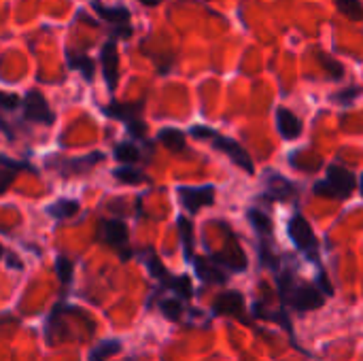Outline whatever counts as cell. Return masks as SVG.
<instances>
[{
	"mask_svg": "<svg viewBox=\"0 0 363 361\" xmlns=\"http://www.w3.org/2000/svg\"><path fill=\"white\" fill-rule=\"evenodd\" d=\"M55 270H57V274H60V281H62L64 285H68L70 279H72V262L66 260V257H57Z\"/></svg>",
	"mask_w": 363,
	"mask_h": 361,
	"instance_id": "obj_31",
	"label": "cell"
},
{
	"mask_svg": "<svg viewBox=\"0 0 363 361\" xmlns=\"http://www.w3.org/2000/svg\"><path fill=\"white\" fill-rule=\"evenodd\" d=\"M319 60L323 62V66H325V70H328V74H330V79H342L345 77V68H342V64H338L334 57H328L325 53H319Z\"/></svg>",
	"mask_w": 363,
	"mask_h": 361,
	"instance_id": "obj_29",
	"label": "cell"
},
{
	"mask_svg": "<svg viewBox=\"0 0 363 361\" xmlns=\"http://www.w3.org/2000/svg\"><path fill=\"white\" fill-rule=\"evenodd\" d=\"M91 9L100 15V19H106V21H111V23L128 26V21H130V11L123 9V6H104L102 2L94 0V2H91Z\"/></svg>",
	"mask_w": 363,
	"mask_h": 361,
	"instance_id": "obj_14",
	"label": "cell"
},
{
	"mask_svg": "<svg viewBox=\"0 0 363 361\" xmlns=\"http://www.w3.org/2000/svg\"><path fill=\"white\" fill-rule=\"evenodd\" d=\"M277 128H279V134L285 138V140H296L300 134H302V121L296 113H291L289 109L281 106L277 111Z\"/></svg>",
	"mask_w": 363,
	"mask_h": 361,
	"instance_id": "obj_11",
	"label": "cell"
},
{
	"mask_svg": "<svg viewBox=\"0 0 363 361\" xmlns=\"http://www.w3.org/2000/svg\"><path fill=\"white\" fill-rule=\"evenodd\" d=\"M179 234H181V240H183L187 262H194V226H191L189 219L179 217Z\"/></svg>",
	"mask_w": 363,
	"mask_h": 361,
	"instance_id": "obj_19",
	"label": "cell"
},
{
	"mask_svg": "<svg viewBox=\"0 0 363 361\" xmlns=\"http://www.w3.org/2000/svg\"><path fill=\"white\" fill-rule=\"evenodd\" d=\"M245 311V296L240 291H225L217 296L213 302V315H228V317H242Z\"/></svg>",
	"mask_w": 363,
	"mask_h": 361,
	"instance_id": "obj_7",
	"label": "cell"
},
{
	"mask_svg": "<svg viewBox=\"0 0 363 361\" xmlns=\"http://www.w3.org/2000/svg\"><path fill=\"white\" fill-rule=\"evenodd\" d=\"M23 113H26V119H30V121H38V123H53L55 121V113L49 109V104L40 91H30L26 96Z\"/></svg>",
	"mask_w": 363,
	"mask_h": 361,
	"instance_id": "obj_5",
	"label": "cell"
},
{
	"mask_svg": "<svg viewBox=\"0 0 363 361\" xmlns=\"http://www.w3.org/2000/svg\"><path fill=\"white\" fill-rule=\"evenodd\" d=\"M21 102H19V98L15 96V94H4V91H0V109H4V111H13V109H17Z\"/></svg>",
	"mask_w": 363,
	"mask_h": 361,
	"instance_id": "obj_34",
	"label": "cell"
},
{
	"mask_svg": "<svg viewBox=\"0 0 363 361\" xmlns=\"http://www.w3.org/2000/svg\"><path fill=\"white\" fill-rule=\"evenodd\" d=\"M0 255H2V247H0Z\"/></svg>",
	"mask_w": 363,
	"mask_h": 361,
	"instance_id": "obj_39",
	"label": "cell"
},
{
	"mask_svg": "<svg viewBox=\"0 0 363 361\" xmlns=\"http://www.w3.org/2000/svg\"><path fill=\"white\" fill-rule=\"evenodd\" d=\"M259 262H262L264 268H270V270L279 272V257L272 253L268 240H262V243H259Z\"/></svg>",
	"mask_w": 363,
	"mask_h": 361,
	"instance_id": "obj_27",
	"label": "cell"
},
{
	"mask_svg": "<svg viewBox=\"0 0 363 361\" xmlns=\"http://www.w3.org/2000/svg\"><path fill=\"white\" fill-rule=\"evenodd\" d=\"M100 236L111 247H123L128 243V228L119 219H108L100 228Z\"/></svg>",
	"mask_w": 363,
	"mask_h": 361,
	"instance_id": "obj_13",
	"label": "cell"
},
{
	"mask_svg": "<svg viewBox=\"0 0 363 361\" xmlns=\"http://www.w3.org/2000/svg\"><path fill=\"white\" fill-rule=\"evenodd\" d=\"M315 194H319V196H325V198L340 200V196H338L336 187H334L330 181H321V183H317V185H315Z\"/></svg>",
	"mask_w": 363,
	"mask_h": 361,
	"instance_id": "obj_32",
	"label": "cell"
},
{
	"mask_svg": "<svg viewBox=\"0 0 363 361\" xmlns=\"http://www.w3.org/2000/svg\"><path fill=\"white\" fill-rule=\"evenodd\" d=\"M113 174H115L117 181H121V183H125V185H138V183L145 181V174H143L140 170L132 168V166H121V168H117Z\"/></svg>",
	"mask_w": 363,
	"mask_h": 361,
	"instance_id": "obj_25",
	"label": "cell"
},
{
	"mask_svg": "<svg viewBox=\"0 0 363 361\" xmlns=\"http://www.w3.org/2000/svg\"><path fill=\"white\" fill-rule=\"evenodd\" d=\"M164 287L172 289L181 300H189V298H191V291H194L187 277H170V279L164 283Z\"/></svg>",
	"mask_w": 363,
	"mask_h": 361,
	"instance_id": "obj_22",
	"label": "cell"
},
{
	"mask_svg": "<svg viewBox=\"0 0 363 361\" xmlns=\"http://www.w3.org/2000/svg\"><path fill=\"white\" fill-rule=\"evenodd\" d=\"M147 266H149V272L157 279V281H162V283H166L168 279H170V274H168V270L164 268V264L151 253L149 255V260H147Z\"/></svg>",
	"mask_w": 363,
	"mask_h": 361,
	"instance_id": "obj_30",
	"label": "cell"
},
{
	"mask_svg": "<svg viewBox=\"0 0 363 361\" xmlns=\"http://www.w3.org/2000/svg\"><path fill=\"white\" fill-rule=\"evenodd\" d=\"M79 202L77 200H70V198H62V200H55L53 204L47 206V213L55 219H68V217H74L79 213Z\"/></svg>",
	"mask_w": 363,
	"mask_h": 361,
	"instance_id": "obj_18",
	"label": "cell"
},
{
	"mask_svg": "<svg viewBox=\"0 0 363 361\" xmlns=\"http://www.w3.org/2000/svg\"><path fill=\"white\" fill-rule=\"evenodd\" d=\"M247 219H249V223L253 226V230L257 232V236L262 240H270V236H272V221H270V217L266 213H262L259 209H249L247 211Z\"/></svg>",
	"mask_w": 363,
	"mask_h": 361,
	"instance_id": "obj_15",
	"label": "cell"
},
{
	"mask_svg": "<svg viewBox=\"0 0 363 361\" xmlns=\"http://www.w3.org/2000/svg\"><path fill=\"white\" fill-rule=\"evenodd\" d=\"M160 311L166 319L179 321L183 317V302H181V298H164L160 302Z\"/></svg>",
	"mask_w": 363,
	"mask_h": 361,
	"instance_id": "obj_23",
	"label": "cell"
},
{
	"mask_svg": "<svg viewBox=\"0 0 363 361\" xmlns=\"http://www.w3.org/2000/svg\"><path fill=\"white\" fill-rule=\"evenodd\" d=\"M0 164H2V166H6V168H11V170H15V172H17V170H28V172L32 170V172H34V168H32L30 164L17 162V160H11V157H6V155H2V153H0Z\"/></svg>",
	"mask_w": 363,
	"mask_h": 361,
	"instance_id": "obj_33",
	"label": "cell"
},
{
	"mask_svg": "<svg viewBox=\"0 0 363 361\" xmlns=\"http://www.w3.org/2000/svg\"><path fill=\"white\" fill-rule=\"evenodd\" d=\"M179 198L181 204L191 211L198 213L204 206H211L215 202V187L213 185H202V187H179Z\"/></svg>",
	"mask_w": 363,
	"mask_h": 361,
	"instance_id": "obj_4",
	"label": "cell"
},
{
	"mask_svg": "<svg viewBox=\"0 0 363 361\" xmlns=\"http://www.w3.org/2000/svg\"><path fill=\"white\" fill-rule=\"evenodd\" d=\"M194 268H196V274H198V279L200 281H204V283H213V285H223L225 283V272L208 257V260H204V257H194Z\"/></svg>",
	"mask_w": 363,
	"mask_h": 361,
	"instance_id": "obj_12",
	"label": "cell"
},
{
	"mask_svg": "<svg viewBox=\"0 0 363 361\" xmlns=\"http://www.w3.org/2000/svg\"><path fill=\"white\" fill-rule=\"evenodd\" d=\"M15 179V170L6 168V170H0V194H4L9 189V185L13 183Z\"/></svg>",
	"mask_w": 363,
	"mask_h": 361,
	"instance_id": "obj_36",
	"label": "cell"
},
{
	"mask_svg": "<svg viewBox=\"0 0 363 361\" xmlns=\"http://www.w3.org/2000/svg\"><path fill=\"white\" fill-rule=\"evenodd\" d=\"M219 268H225L230 272H245L247 270V257L242 253V249L238 247L236 238L230 234V249L221 251V253H215L211 257Z\"/></svg>",
	"mask_w": 363,
	"mask_h": 361,
	"instance_id": "obj_6",
	"label": "cell"
},
{
	"mask_svg": "<svg viewBox=\"0 0 363 361\" xmlns=\"http://www.w3.org/2000/svg\"><path fill=\"white\" fill-rule=\"evenodd\" d=\"M115 157L123 164H134L140 160V151L132 145V143H119L115 147Z\"/></svg>",
	"mask_w": 363,
	"mask_h": 361,
	"instance_id": "obj_26",
	"label": "cell"
},
{
	"mask_svg": "<svg viewBox=\"0 0 363 361\" xmlns=\"http://www.w3.org/2000/svg\"><path fill=\"white\" fill-rule=\"evenodd\" d=\"M119 351H121V343L119 340H102L89 353V361H106L111 355H117Z\"/></svg>",
	"mask_w": 363,
	"mask_h": 361,
	"instance_id": "obj_21",
	"label": "cell"
},
{
	"mask_svg": "<svg viewBox=\"0 0 363 361\" xmlns=\"http://www.w3.org/2000/svg\"><path fill=\"white\" fill-rule=\"evenodd\" d=\"M68 66L79 70L87 81L94 79V62L85 53H68Z\"/></svg>",
	"mask_w": 363,
	"mask_h": 361,
	"instance_id": "obj_20",
	"label": "cell"
},
{
	"mask_svg": "<svg viewBox=\"0 0 363 361\" xmlns=\"http://www.w3.org/2000/svg\"><path fill=\"white\" fill-rule=\"evenodd\" d=\"M279 283V298L283 304L291 306L298 313H311L325 304V294L315 283H296L294 274L289 270L277 274Z\"/></svg>",
	"mask_w": 363,
	"mask_h": 361,
	"instance_id": "obj_1",
	"label": "cell"
},
{
	"mask_svg": "<svg viewBox=\"0 0 363 361\" xmlns=\"http://www.w3.org/2000/svg\"><path fill=\"white\" fill-rule=\"evenodd\" d=\"M100 62H102V72H104L106 85L111 89H115L117 79H119V57H117V45H115V40H108L102 47Z\"/></svg>",
	"mask_w": 363,
	"mask_h": 361,
	"instance_id": "obj_9",
	"label": "cell"
},
{
	"mask_svg": "<svg viewBox=\"0 0 363 361\" xmlns=\"http://www.w3.org/2000/svg\"><path fill=\"white\" fill-rule=\"evenodd\" d=\"M359 94H362V87L353 85V87H349V89H342V91L332 94V100H334L336 104H353V102L359 98Z\"/></svg>",
	"mask_w": 363,
	"mask_h": 361,
	"instance_id": "obj_28",
	"label": "cell"
},
{
	"mask_svg": "<svg viewBox=\"0 0 363 361\" xmlns=\"http://www.w3.org/2000/svg\"><path fill=\"white\" fill-rule=\"evenodd\" d=\"M296 191H298V187L294 183H289L285 177L268 170V174H266V196H268V200H289V198L296 196Z\"/></svg>",
	"mask_w": 363,
	"mask_h": 361,
	"instance_id": "obj_8",
	"label": "cell"
},
{
	"mask_svg": "<svg viewBox=\"0 0 363 361\" xmlns=\"http://www.w3.org/2000/svg\"><path fill=\"white\" fill-rule=\"evenodd\" d=\"M194 2H196V0H194Z\"/></svg>",
	"mask_w": 363,
	"mask_h": 361,
	"instance_id": "obj_40",
	"label": "cell"
},
{
	"mask_svg": "<svg viewBox=\"0 0 363 361\" xmlns=\"http://www.w3.org/2000/svg\"><path fill=\"white\" fill-rule=\"evenodd\" d=\"M287 232H289V238L296 245V249L302 251L311 262L319 264V243L315 238V232H313L311 223L302 215H294L289 219Z\"/></svg>",
	"mask_w": 363,
	"mask_h": 361,
	"instance_id": "obj_2",
	"label": "cell"
},
{
	"mask_svg": "<svg viewBox=\"0 0 363 361\" xmlns=\"http://www.w3.org/2000/svg\"><path fill=\"white\" fill-rule=\"evenodd\" d=\"M217 132L213 128H206V126H194L191 128V136L194 138H200V140H211Z\"/></svg>",
	"mask_w": 363,
	"mask_h": 361,
	"instance_id": "obj_35",
	"label": "cell"
},
{
	"mask_svg": "<svg viewBox=\"0 0 363 361\" xmlns=\"http://www.w3.org/2000/svg\"><path fill=\"white\" fill-rule=\"evenodd\" d=\"M336 6L342 15H347L353 21H363V2L362 0H336Z\"/></svg>",
	"mask_w": 363,
	"mask_h": 361,
	"instance_id": "obj_24",
	"label": "cell"
},
{
	"mask_svg": "<svg viewBox=\"0 0 363 361\" xmlns=\"http://www.w3.org/2000/svg\"><path fill=\"white\" fill-rule=\"evenodd\" d=\"M138 2H143V4H147V6H155V4H160V0H138Z\"/></svg>",
	"mask_w": 363,
	"mask_h": 361,
	"instance_id": "obj_37",
	"label": "cell"
},
{
	"mask_svg": "<svg viewBox=\"0 0 363 361\" xmlns=\"http://www.w3.org/2000/svg\"><path fill=\"white\" fill-rule=\"evenodd\" d=\"M140 111H143V104L140 102H136V104H117V102H113L111 106L104 109L106 115L117 117V119H121L125 123H130L134 119H140Z\"/></svg>",
	"mask_w": 363,
	"mask_h": 361,
	"instance_id": "obj_16",
	"label": "cell"
},
{
	"mask_svg": "<svg viewBox=\"0 0 363 361\" xmlns=\"http://www.w3.org/2000/svg\"><path fill=\"white\" fill-rule=\"evenodd\" d=\"M328 181L336 187L340 200L349 198L355 189V174L349 170V168H342L338 164H332L330 170H328Z\"/></svg>",
	"mask_w": 363,
	"mask_h": 361,
	"instance_id": "obj_10",
	"label": "cell"
},
{
	"mask_svg": "<svg viewBox=\"0 0 363 361\" xmlns=\"http://www.w3.org/2000/svg\"><path fill=\"white\" fill-rule=\"evenodd\" d=\"M359 187H362V196H363V174H362V181H359Z\"/></svg>",
	"mask_w": 363,
	"mask_h": 361,
	"instance_id": "obj_38",
	"label": "cell"
},
{
	"mask_svg": "<svg viewBox=\"0 0 363 361\" xmlns=\"http://www.w3.org/2000/svg\"><path fill=\"white\" fill-rule=\"evenodd\" d=\"M213 140V145H215V149H219V151H223L238 168H242L247 174H253L255 172V166H253V162H251V157H249V153L234 140V138H225V136H221L219 132L211 138Z\"/></svg>",
	"mask_w": 363,
	"mask_h": 361,
	"instance_id": "obj_3",
	"label": "cell"
},
{
	"mask_svg": "<svg viewBox=\"0 0 363 361\" xmlns=\"http://www.w3.org/2000/svg\"><path fill=\"white\" fill-rule=\"evenodd\" d=\"M160 143L168 149V151H172V153H183L185 149H187V145H185V134L181 132V130H174V128H164L162 132H160Z\"/></svg>",
	"mask_w": 363,
	"mask_h": 361,
	"instance_id": "obj_17",
	"label": "cell"
}]
</instances>
